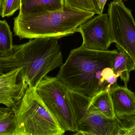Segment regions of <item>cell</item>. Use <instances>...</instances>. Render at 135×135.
Instances as JSON below:
<instances>
[{"mask_svg":"<svg viewBox=\"0 0 135 135\" xmlns=\"http://www.w3.org/2000/svg\"><path fill=\"white\" fill-rule=\"evenodd\" d=\"M118 50H95L82 46L73 49L61 66L57 77L67 87L92 97L108 85L102 81L104 68H112Z\"/></svg>","mask_w":135,"mask_h":135,"instance_id":"obj_2","label":"cell"},{"mask_svg":"<svg viewBox=\"0 0 135 135\" xmlns=\"http://www.w3.org/2000/svg\"><path fill=\"white\" fill-rule=\"evenodd\" d=\"M12 109L16 121V135H62L65 133L36 89L28 88L22 99Z\"/></svg>","mask_w":135,"mask_h":135,"instance_id":"obj_4","label":"cell"},{"mask_svg":"<svg viewBox=\"0 0 135 135\" xmlns=\"http://www.w3.org/2000/svg\"><path fill=\"white\" fill-rule=\"evenodd\" d=\"M13 45L10 27L6 21L0 20V55L10 52Z\"/></svg>","mask_w":135,"mask_h":135,"instance_id":"obj_14","label":"cell"},{"mask_svg":"<svg viewBox=\"0 0 135 135\" xmlns=\"http://www.w3.org/2000/svg\"><path fill=\"white\" fill-rule=\"evenodd\" d=\"M64 1L66 7L82 11L94 12L90 0H64Z\"/></svg>","mask_w":135,"mask_h":135,"instance_id":"obj_17","label":"cell"},{"mask_svg":"<svg viewBox=\"0 0 135 135\" xmlns=\"http://www.w3.org/2000/svg\"><path fill=\"white\" fill-rule=\"evenodd\" d=\"M2 0H0V15H1V11L2 9Z\"/></svg>","mask_w":135,"mask_h":135,"instance_id":"obj_21","label":"cell"},{"mask_svg":"<svg viewBox=\"0 0 135 135\" xmlns=\"http://www.w3.org/2000/svg\"><path fill=\"white\" fill-rule=\"evenodd\" d=\"M90 1L93 6L94 11L95 13L101 14L98 6V0H90Z\"/></svg>","mask_w":135,"mask_h":135,"instance_id":"obj_19","label":"cell"},{"mask_svg":"<svg viewBox=\"0 0 135 135\" xmlns=\"http://www.w3.org/2000/svg\"><path fill=\"white\" fill-rule=\"evenodd\" d=\"M87 108L97 110L109 118L118 119L116 116L109 91L103 90L90 98Z\"/></svg>","mask_w":135,"mask_h":135,"instance_id":"obj_13","label":"cell"},{"mask_svg":"<svg viewBox=\"0 0 135 135\" xmlns=\"http://www.w3.org/2000/svg\"><path fill=\"white\" fill-rule=\"evenodd\" d=\"M36 90L61 128L65 132H76L74 116L68 95L67 86L57 77L46 76Z\"/></svg>","mask_w":135,"mask_h":135,"instance_id":"obj_6","label":"cell"},{"mask_svg":"<svg viewBox=\"0 0 135 135\" xmlns=\"http://www.w3.org/2000/svg\"><path fill=\"white\" fill-rule=\"evenodd\" d=\"M112 43L125 52L135 63V21L122 0L109 4L108 13Z\"/></svg>","mask_w":135,"mask_h":135,"instance_id":"obj_7","label":"cell"},{"mask_svg":"<svg viewBox=\"0 0 135 135\" xmlns=\"http://www.w3.org/2000/svg\"><path fill=\"white\" fill-rule=\"evenodd\" d=\"M64 0H21L20 14H38L60 10Z\"/></svg>","mask_w":135,"mask_h":135,"instance_id":"obj_11","label":"cell"},{"mask_svg":"<svg viewBox=\"0 0 135 135\" xmlns=\"http://www.w3.org/2000/svg\"><path fill=\"white\" fill-rule=\"evenodd\" d=\"M21 0H2L1 15L2 17L13 16L20 8Z\"/></svg>","mask_w":135,"mask_h":135,"instance_id":"obj_16","label":"cell"},{"mask_svg":"<svg viewBox=\"0 0 135 135\" xmlns=\"http://www.w3.org/2000/svg\"><path fill=\"white\" fill-rule=\"evenodd\" d=\"M110 95L117 118L135 116V94L127 87L116 84L112 86Z\"/></svg>","mask_w":135,"mask_h":135,"instance_id":"obj_10","label":"cell"},{"mask_svg":"<svg viewBox=\"0 0 135 135\" xmlns=\"http://www.w3.org/2000/svg\"></svg>","mask_w":135,"mask_h":135,"instance_id":"obj_22","label":"cell"},{"mask_svg":"<svg viewBox=\"0 0 135 135\" xmlns=\"http://www.w3.org/2000/svg\"><path fill=\"white\" fill-rule=\"evenodd\" d=\"M58 39L35 38L13 45L10 52L0 55V75L21 68V80L28 88L36 89L48 73L63 64Z\"/></svg>","mask_w":135,"mask_h":135,"instance_id":"obj_1","label":"cell"},{"mask_svg":"<svg viewBox=\"0 0 135 135\" xmlns=\"http://www.w3.org/2000/svg\"><path fill=\"white\" fill-rule=\"evenodd\" d=\"M21 70L19 68L0 75V104L12 108L24 95L28 87L20 77Z\"/></svg>","mask_w":135,"mask_h":135,"instance_id":"obj_9","label":"cell"},{"mask_svg":"<svg viewBox=\"0 0 135 135\" xmlns=\"http://www.w3.org/2000/svg\"><path fill=\"white\" fill-rule=\"evenodd\" d=\"M118 135H135V122L129 127H120Z\"/></svg>","mask_w":135,"mask_h":135,"instance_id":"obj_18","label":"cell"},{"mask_svg":"<svg viewBox=\"0 0 135 135\" xmlns=\"http://www.w3.org/2000/svg\"><path fill=\"white\" fill-rule=\"evenodd\" d=\"M16 121L12 109L0 115V135H16Z\"/></svg>","mask_w":135,"mask_h":135,"instance_id":"obj_15","label":"cell"},{"mask_svg":"<svg viewBox=\"0 0 135 135\" xmlns=\"http://www.w3.org/2000/svg\"><path fill=\"white\" fill-rule=\"evenodd\" d=\"M77 32L81 35V46L87 49L107 50L112 43L108 13L93 17L80 25Z\"/></svg>","mask_w":135,"mask_h":135,"instance_id":"obj_8","label":"cell"},{"mask_svg":"<svg viewBox=\"0 0 135 135\" xmlns=\"http://www.w3.org/2000/svg\"><path fill=\"white\" fill-rule=\"evenodd\" d=\"M96 14L65 6L54 12L21 14L14 18V35L20 39L38 38L59 39L77 32L78 27Z\"/></svg>","mask_w":135,"mask_h":135,"instance_id":"obj_3","label":"cell"},{"mask_svg":"<svg viewBox=\"0 0 135 135\" xmlns=\"http://www.w3.org/2000/svg\"><path fill=\"white\" fill-rule=\"evenodd\" d=\"M10 108H0V115L5 113L6 112L8 111L9 110H10Z\"/></svg>","mask_w":135,"mask_h":135,"instance_id":"obj_20","label":"cell"},{"mask_svg":"<svg viewBox=\"0 0 135 135\" xmlns=\"http://www.w3.org/2000/svg\"><path fill=\"white\" fill-rule=\"evenodd\" d=\"M67 93L74 116L75 134L118 135L120 127L118 119L109 118L98 111L88 108L90 97L68 87Z\"/></svg>","mask_w":135,"mask_h":135,"instance_id":"obj_5","label":"cell"},{"mask_svg":"<svg viewBox=\"0 0 135 135\" xmlns=\"http://www.w3.org/2000/svg\"><path fill=\"white\" fill-rule=\"evenodd\" d=\"M118 50L119 51L115 55L112 69L115 73L123 81L124 86L127 87L130 73L135 69V63L125 52Z\"/></svg>","mask_w":135,"mask_h":135,"instance_id":"obj_12","label":"cell"}]
</instances>
